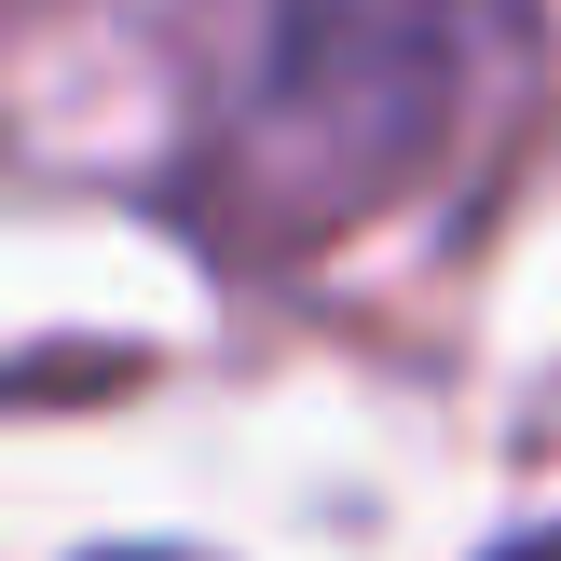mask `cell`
I'll return each instance as SVG.
<instances>
[{"mask_svg": "<svg viewBox=\"0 0 561 561\" xmlns=\"http://www.w3.org/2000/svg\"><path fill=\"white\" fill-rule=\"evenodd\" d=\"M493 561H561V535H535V548H493Z\"/></svg>", "mask_w": 561, "mask_h": 561, "instance_id": "1", "label": "cell"}, {"mask_svg": "<svg viewBox=\"0 0 561 561\" xmlns=\"http://www.w3.org/2000/svg\"><path fill=\"white\" fill-rule=\"evenodd\" d=\"M110 561H179V548H110Z\"/></svg>", "mask_w": 561, "mask_h": 561, "instance_id": "2", "label": "cell"}]
</instances>
